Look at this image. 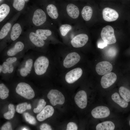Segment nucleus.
Returning <instances> with one entry per match:
<instances>
[{
  "label": "nucleus",
  "mask_w": 130,
  "mask_h": 130,
  "mask_svg": "<svg viewBox=\"0 0 130 130\" xmlns=\"http://www.w3.org/2000/svg\"><path fill=\"white\" fill-rule=\"evenodd\" d=\"M110 113V111L108 108L103 106L95 107L91 111L92 116L97 118L106 117L109 116Z\"/></svg>",
  "instance_id": "ddd939ff"
},
{
  "label": "nucleus",
  "mask_w": 130,
  "mask_h": 130,
  "mask_svg": "<svg viewBox=\"0 0 130 130\" xmlns=\"http://www.w3.org/2000/svg\"><path fill=\"white\" fill-rule=\"evenodd\" d=\"M1 65L2 70L1 73L5 74L7 73L11 74L14 71L15 67L14 64L9 63L4 61L3 62Z\"/></svg>",
  "instance_id": "bb28decb"
},
{
  "label": "nucleus",
  "mask_w": 130,
  "mask_h": 130,
  "mask_svg": "<svg viewBox=\"0 0 130 130\" xmlns=\"http://www.w3.org/2000/svg\"><path fill=\"white\" fill-rule=\"evenodd\" d=\"M44 40H47L52 34L51 31L49 29L40 28H30Z\"/></svg>",
  "instance_id": "b1692460"
},
{
  "label": "nucleus",
  "mask_w": 130,
  "mask_h": 130,
  "mask_svg": "<svg viewBox=\"0 0 130 130\" xmlns=\"http://www.w3.org/2000/svg\"><path fill=\"white\" fill-rule=\"evenodd\" d=\"M82 70L79 68L74 69L67 72L65 76L66 82L69 84L72 83L77 80L81 76Z\"/></svg>",
  "instance_id": "2eb2a0df"
},
{
  "label": "nucleus",
  "mask_w": 130,
  "mask_h": 130,
  "mask_svg": "<svg viewBox=\"0 0 130 130\" xmlns=\"http://www.w3.org/2000/svg\"><path fill=\"white\" fill-rule=\"evenodd\" d=\"M117 77L113 72H110L104 75L102 77L101 84L104 88H107L112 85L116 81Z\"/></svg>",
  "instance_id": "4468645a"
},
{
  "label": "nucleus",
  "mask_w": 130,
  "mask_h": 130,
  "mask_svg": "<svg viewBox=\"0 0 130 130\" xmlns=\"http://www.w3.org/2000/svg\"><path fill=\"white\" fill-rule=\"evenodd\" d=\"M66 11L69 16L73 19L77 18L79 15V11L78 7L72 3L68 4L66 6Z\"/></svg>",
  "instance_id": "5701e85b"
},
{
  "label": "nucleus",
  "mask_w": 130,
  "mask_h": 130,
  "mask_svg": "<svg viewBox=\"0 0 130 130\" xmlns=\"http://www.w3.org/2000/svg\"><path fill=\"white\" fill-rule=\"evenodd\" d=\"M1 130H12L11 124L9 122H7L1 127Z\"/></svg>",
  "instance_id": "4c0bfd02"
},
{
  "label": "nucleus",
  "mask_w": 130,
  "mask_h": 130,
  "mask_svg": "<svg viewBox=\"0 0 130 130\" xmlns=\"http://www.w3.org/2000/svg\"><path fill=\"white\" fill-rule=\"evenodd\" d=\"M9 91L8 89L3 83L0 84V98L2 99L6 98L8 96Z\"/></svg>",
  "instance_id": "7c9ffc66"
},
{
  "label": "nucleus",
  "mask_w": 130,
  "mask_h": 130,
  "mask_svg": "<svg viewBox=\"0 0 130 130\" xmlns=\"http://www.w3.org/2000/svg\"><path fill=\"white\" fill-rule=\"evenodd\" d=\"M92 12V8L90 6H84L81 11L82 15L84 20L86 21L89 20L91 18Z\"/></svg>",
  "instance_id": "cd10ccee"
},
{
  "label": "nucleus",
  "mask_w": 130,
  "mask_h": 130,
  "mask_svg": "<svg viewBox=\"0 0 130 130\" xmlns=\"http://www.w3.org/2000/svg\"><path fill=\"white\" fill-rule=\"evenodd\" d=\"M2 70V67L1 65H0V73H1Z\"/></svg>",
  "instance_id": "79ce46f5"
},
{
  "label": "nucleus",
  "mask_w": 130,
  "mask_h": 130,
  "mask_svg": "<svg viewBox=\"0 0 130 130\" xmlns=\"http://www.w3.org/2000/svg\"><path fill=\"white\" fill-rule=\"evenodd\" d=\"M88 39V35L85 34H81L74 37L71 41L72 46L75 48H79L84 46Z\"/></svg>",
  "instance_id": "a211bd4d"
},
{
  "label": "nucleus",
  "mask_w": 130,
  "mask_h": 130,
  "mask_svg": "<svg viewBox=\"0 0 130 130\" xmlns=\"http://www.w3.org/2000/svg\"><path fill=\"white\" fill-rule=\"evenodd\" d=\"M24 115L26 121L30 124L34 125L36 124V121L35 118L28 113H25Z\"/></svg>",
  "instance_id": "f704fd0d"
},
{
  "label": "nucleus",
  "mask_w": 130,
  "mask_h": 130,
  "mask_svg": "<svg viewBox=\"0 0 130 130\" xmlns=\"http://www.w3.org/2000/svg\"><path fill=\"white\" fill-rule=\"evenodd\" d=\"M49 64V59L45 56H34L33 67L32 71L36 75L41 76L46 72Z\"/></svg>",
  "instance_id": "20e7f679"
},
{
  "label": "nucleus",
  "mask_w": 130,
  "mask_h": 130,
  "mask_svg": "<svg viewBox=\"0 0 130 130\" xmlns=\"http://www.w3.org/2000/svg\"><path fill=\"white\" fill-rule=\"evenodd\" d=\"M30 48L29 46L24 37H20L13 43L6 50L5 56L7 57L16 56L19 54L24 52L27 49Z\"/></svg>",
  "instance_id": "f03ea898"
},
{
  "label": "nucleus",
  "mask_w": 130,
  "mask_h": 130,
  "mask_svg": "<svg viewBox=\"0 0 130 130\" xmlns=\"http://www.w3.org/2000/svg\"><path fill=\"white\" fill-rule=\"evenodd\" d=\"M8 111L4 113V117L7 119H10L14 117L15 110L14 105L12 104H10L8 105Z\"/></svg>",
  "instance_id": "2f4dec72"
},
{
  "label": "nucleus",
  "mask_w": 130,
  "mask_h": 130,
  "mask_svg": "<svg viewBox=\"0 0 130 130\" xmlns=\"http://www.w3.org/2000/svg\"><path fill=\"white\" fill-rule=\"evenodd\" d=\"M27 3L29 0H24Z\"/></svg>",
  "instance_id": "c03bdc74"
},
{
  "label": "nucleus",
  "mask_w": 130,
  "mask_h": 130,
  "mask_svg": "<svg viewBox=\"0 0 130 130\" xmlns=\"http://www.w3.org/2000/svg\"><path fill=\"white\" fill-rule=\"evenodd\" d=\"M34 59V56H29L24 59L18 69V71L23 77L27 76L32 72Z\"/></svg>",
  "instance_id": "0eeeda50"
},
{
  "label": "nucleus",
  "mask_w": 130,
  "mask_h": 130,
  "mask_svg": "<svg viewBox=\"0 0 130 130\" xmlns=\"http://www.w3.org/2000/svg\"><path fill=\"white\" fill-rule=\"evenodd\" d=\"M72 28V27L70 25L65 24L62 25L60 26L59 30L62 36H64Z\"/></svg>",
  "instance_id": "72a5a7b5"
},
{
  "label": "nucleus",
  "mask_w": 130,
  "mask_h": 130,
  "mask_svg": "<svg viewBox=\"0 0 130 130\" xmlns=\"http://www.w3.org/2000/svg\"><path fill=\"white\" fill-rule=\"evenodd\" d=\"M101 35L103 40L107 44H113L116 42L114 29L110 26H107L103 28Z\"/></svg>",
  "instance_id": "9d476101"
},
{
  "label": "nucleus",
  "mask_w": 130,
  "mask_h": 130,
  "mask_svg": "<svg viewBox=\"0 0 130 130\" xmlns=\"http://www.w3.org/2000/svg\"><path fill=\"white\" fill-rule=\"evenodd\" d=\"M20 22L15 23L7 37L3 41L13 43L18 39L22 34L24 24Z\"/></svg>",
  "instance_id": "423d86ee"
},
{
  "label": "nucleus",
  "mask_w": 130,
  "mask_h": 130,
  "mask_svg": "<svg viewBox=\"0 0 130 130\" xmlns=\"http://www.w3.org/2000/svg\"><path fill=\"white\" fill-rule=\"evenodd\" d=\"M129 124H130V120L129 121Z\"/></svg>",
  "instance_id": "a18cd8bd"
},
{
  "label": "nucleus",
  "mask_w": 130,
  "mask_h": 130,
  "mask_svg": "<svg viewBox=\"0 0 130 130\" xmlns=\"http://www.w3.org/2000/svg\"><path fill=\"white\" fill-rule=\"evenodd\" d=\"M41 130H51L52 129L51 126L47 124L44 123L42 124L40 127Z\"/></svg>",
  "instance_id": "58836bf2"
},
{
  "label": "nucleus",
  "mask_w": 130,
  "mask_h": 130,
  "mask_svg": "<svg viewBox=\"0 0 130 130\" xmlns=\"http://www.w3.org/2000/svg\"><path fill=\"white\" fill-rule=\"evenodd\" d=\"M31 108V106L30 104H28L27 103L25 102L17 105L16 110L18 113L21 114L27 110H30Z\"/></svg>",
  "instance_id": "c756f323"
},
{
  "label": "nucleus",
  "mask_w": 130,
  "mask_h": 130,
  "mask_svg": "<svg viewBox=\"0 0 130 130\" xmlns=\"http://www.w3.org/2000/svg\"><path fill=\"white\" fill-rule=\"evenodd\" d=\"M23 36L27 41L30 48L38 52L39 49L45 45L44 40L31 28L24 33Z\"/></svg>",
  "instance_id": "7ed1b4c3"
},
{
  "label": "nucleus",
  "mask_w": 130,
  "mask_h": 130,
  "mask_svg": "<svg viewBox=\"0 0 130 130\" xmlns=\"http://www.w3.org/2000/svg\"><path fill=\"white\" fill-rule=\"evenodd\" d=\"M22 12H18L1 28L0 31V41H3L8 35L13 25Z\"/></svg>",
  "instance_id": "6e6552de"
},
{
  "label": "nucleus",
  "mask_w": 130,
  "mask_h": 130,
  "mask_svg": "<svg viewBox=\"0 0 130 130\" xmlns=\"http://www.w3.org/2000/svg\"><path fill=\"white\" fill-rule=\"evenodd\" d=\"M111 98L114 101L123 108H126L128 105V102L123 98H121L119 94L117 92H115L112 95Z\"/></svg>",
  "instance_id": "a878e982"
},
{
  "label": "nucleus",
  "mask_w": 130,
  "mask_h": 130,
  "mask_svg": "<svg viewBox=\"0 0 130 130\" xmlns=\"http://www.w3.org/2000/svg\"><path fill=\"white\" fill-rule=\"evenodd\" d=\"M107 44L106 43L103 41L102 42H99L98 44V48L102 49L106 46Z\"/></svg>",
  "instance_id": "ea45409f"
},
{
  "label": "nucleus",
  "mask_w": 130,
  "mask_h": 130,
  "mask_svg": "<svg viewBox=\"0 0 130 130\" xmlns=\"http://www.w3.org/2000/svg\"><path fill=\"white\" fill-rule=\"evenodd\" d=\"M11 4L13 10L22 12L26 7L27 3L24 0H6Z\"/></svg>",
  "instance_id": "412c9836"
},
{
  "label": "nucleus",
  "mask_w": 130,
  "mask_h": 130,
  "mask_svg": "<svg viewBox=\"0 0 130 130\" xmlns=\"http://www.w3.org/2000/svg\"><path fill=\"white\" fill-rule=\"evenodd\" d=\"M16 91L18 94L27 99H31L35 96L34 91L29 84L24 82H20L17 85Z\"/></svg>",
  "instance_id": "39448f33"
},
{
  "label": "nucleus",
  "mask_w": 130,
  "mask_h": 130,
  "mask_svg": "<svg viewBox=\"0 0 130 130\" xmlns=\"http://www.w3.org/2000/svg\"><path fill=\"white\" fill-rule=\"evenodd\" d=\"M80 59V55L77 53L75 52L70 53L65 58L63 62L64 66L66 68L71 67L78 63Z\"/></svg>",
  "instance_id": "f8f14e48"
},
{
  "label": "nucleus",
  "mask_w": 130,
  "mask_h": 130,
  "mask_svg": "<svg viewBox=\"0 0 130 130\" xmlns=\"http://www.w3.org/2000/svg\"><path fill=\"white\" fill-rule=\"evenodd\" d=\"M46 20L47 16L44 11L35 5L29 9L26 22L31 28H40L46 22Z\"/></svg>",
  "instance_id": "f257e3e1"
},
{
  "label": "nucleus",
  "mask_w": 130,
  "mask_h": 130,
  "mask_svg": "<svg viewBox=\"0 0 130 130\" xmlns=\"http://www.w3.org/2000/svg\"><path fill=\"white\" fill-rule=\"evenodd\" d=\"M22 130H28V129H27L26 128H24L23 129H22Z\"/></svg>",
  "instance_id": "37998d69"
},
{
  "label": "nucleus",
  "mask_w": 130,
  "mask_h": 130,
  "mask_svg": "<svg viewBox=\"0 0 130 130\" xmlns=\"http://www.w3.org/2000/svg\"><path fill=\"white\" fill-rule=\"evenodd\" d=\"M54 111V108L52 106L50 105H46L37 115V119L39 121H43L51 117L53 114Z\"/></svg>",
  "instance_id": "aec40b11"
},
{
  "label": "nucleus",
  "mask_w": 130,
  "mask_h": 130,
  "mask_svg": "<svg viewBox=\"0 0 130 130\" xmlns=\"http://www.w3.org/2000/svg\"><path fill=\"white\" fill-rule=\"evenodd\" d=\"M46 2V10L48 14L52 19H57L58 14L56 7L52 3Z\"/></svg>",
  "instance_id": "4be33fe9"
},
{
  "label": "nucleus",
  "mask_w": 130,
  "mask_h": 130,
  "mask_svg": "<svg viewBox=\"0 0 130 130\" xmlns=\"http://www.w3.org/2000/svg\"><path fill=\"white\" fill-rule=\"evenodd\" d=\"M46 102L43 99L39 100L38 104L36 108H34L33 111L35 113L40 112L44 108L46 104Z\"/></svg>",
  "instance_id": "473e14b6"
},
{
  "label": "nucleus",
  "mask_w": 130,
  "mask_h": 130,
  "mask_svg": "<svg viewBox=\"0 0 130 130\" xmlns=\"http://www.w3.org/2000/svg\"><path fill=\"white\" fill-rule=\"evenodd\" d=\"M18 60V58L16 56H13L6 57L5 61L9 63L14 64Z\"/></svg>",
  "instance_id": "e433bc0d"
},
{
  "label": "nucleus",
  "mask_w": 130,
  "mask_h": 130,
  "mask_svg": "<svg viewBox=\"0 0 130 130\" xmlns=\"http://www.w3.org/2000/svg\"><path fill=\"white\" fill-rule=\"evenodd\" d=\"M102 13L104 19L108 22L115 21L119 17L118 13L115 10L109 7L104 8Z\"/></svg>",
  "instance_id": "f3484780"
},
{
  "label": "nucleus",
  "mask_w": 130,
  "mask_h": 130,
  "mask_svg": "<svg viewBox=\"0 0 130 130\" xmlns=\"http://www.w3.org/2000/svg\"><path fill=\"white\" fill-rule=\"evenodd\" d=\"M115 128L114 123L111 121H106L98 124L96 127L97 130H113Z\"/></svg>",
  "instance_id": "393cba45"
},
{
  "label": "nucleus",
  "mask_w": 130,
  "mask_h": 130,
  "mask_svg": "<svg viewBox=\"0 0 130 130\" xmlns=\"http://www.w3.org/2000/svg\"><path fill=\"white\" fill-rule=\"evenodd\" d=\"M47 97L53 106L57 104H62L65 101V97L61 92L56 90L52 89L49 92Z\"/></svg>",
  "instance_id": "9b49d317"
},
{
  "label": "nucleus",
  "mask_w": 130,
  "mask_h": 130,
  "mask_svg": "<svg viewBox=\"0 0 130 130\" xmlns=\"http://www.w3.org/2000/svg\"><path fill=\"white\" fill-rule=\"evenodd\" d=\"M13 9L10 3L6 0L0 3V23L2 25L9 17Z\"/></svg>",
  "instance_id": "1a4fd4ad"
},
{
  "label": "nucleus",
  "mask_w": 130,
  "mask_h": 130,
  "mask_svg": "<svg viewBox=\"0 0 130 130\" xmlns=\"http://www.w3.org/2000/svg\"><path fill=\"white\" fill-rule=\"evenodd\" d=\"M120 94L122 98L128 102H130V90L124 86L119 89Z\"/></svg>",
  "instance_id": "c85d7f7f"
},
{
  "label": "nucleus",
  "mask_w": 130,
  "mask_h": 130,
  "mask_svg": "<svg viewBox=\"0 0 130 130\" xmlns=\"http://www.w3.org/2000/svg\"><path fill=\"white\" fill-rule=\"evenodd\" d=\"M108 54L111 56H114L116 55V52L115 49H109L108 51Z\"/></svg>",
  "instance_id": "a19ab883"
},
{
  "label": "nucleus",
  "mask_w": 130,
  "mask_h": 130,
  "mask_svg": "<svg viewBox=\"0 0 130 130\" xmlns=\"http://www.w3.org/2000/svg\"><path fill=\"white\" fill-rule=\"evenodd\" d=\"M78 127L77 124L73 122H70L68 123L67 126V130H77Z\"/></svg>",
  "instance_id": "c9c22d12"
},
{
  "label": "nucleus",
  "mask_w": 130,
  "mask_h": 130,
  "mask_svg": "<svg viewBox=\"0 0 130 130\" xmlns=\"http://www.w3.org/2000/svg\"><path fill=\"white\" fill-rule=\"evenodd\" d=\"M112 69V64L109 62L106 61L98 63L96 67V72L98 75H104L110 72Z\"/></svg>",
  "instance_id": "dca6fc26"
},
{
  "label": "nucleus",
  "mask_w": 130,
  "mask_h": 130,
  "mask_svg": "<svg viewBox=\"0 0 130 130\" xmlns=\"http://www.w3.org/2000/svg\"><path fill=\"white\" fill-rule=\"evenodd\" d=\"M74 100L76 104L81 109L85 108L87 104V97L85 92L83 90L79 91L76 94Z\"/></svg>",
  "instance_id": "6ab92c4d"
}]
</instances>
